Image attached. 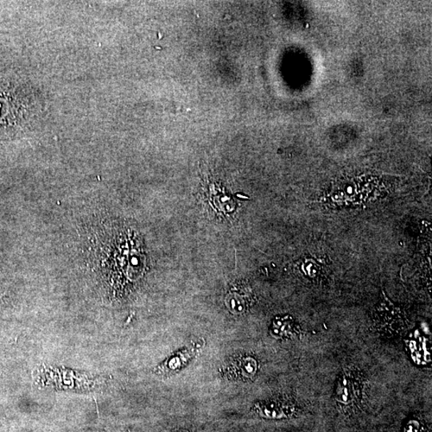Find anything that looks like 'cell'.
Here are the masks:
<instances>
[{"mask_svg":"<svg viewBox=\"0 0 432 432\" xmlns=\"http://www.w3.org/2000/svg\"><path fill=\"white\" fill-rule=\"evenodd\" d=\"M89 239L87 262L106 278L136 281L145 271L146 256L141 237L126 227H97Z\"/></svg>","mask_w":432,"mask_h":432,"instance_id":"6da1fadb","label":"cell"},{"mask_svg":"<svg viewBox=\"0 0 432 432\" xmlns=\"http://www.w3.org/2000/svg\"><path fill=\"white\" fill-rule=\"evenodd\" d=\"M373 328L385 338L402 334L409 327L404 311L396 306L383 291L372 315Z\"/></svg>","mask_w":432,"mask_h":432,"instance_id":"7a4b0ae2","label":"cell"},{"mask_svg":"<svg viewBox=\"0 0 432 432\" xmlns=\"http://www.w3.org/2000/svg\"><path fill=\"white\" fill-rule=\"evenodd\" d=\"M363 391V379L357 370L346 368L338 378L335 386L336 401L346 408H352L360 403Z\"/></svg>","mask_w":432,"mask_h":432,"instance_id":"3957f363","label":"cell"},{"mask_svg":"<svg viewBox=\"0 0 432 432\" xmlns=\"http://www.w3.org/2000/svg\"><path fill=\"white\" fill-rule=\"evenodd\" d=\"M258 371L257 361L250 357H239L230 361L226 366L225 374L228 378L244 380L252 379Z\"/></svg>","mask_w":432,"mask_h":432,"instance_id":"277c9868","label":"cell"},{"mask_svg":"<svg viewBox=\"0 0 432 432\" xmlns=\"http://www.w3.org/2000/svg\"><path fill=\"white\" fill-rule=\"evenodd\" d=\"M296 411V406L287 399H272L256 405L258 414L268 418H289Z\"/></svg>","mask_w":432,"mask_h":432,"instance_id":"5b68a950","label":"cell"},{"mask_svg":"<svg viewBox=\"0 0 432 432\" xmlns=\"http://www.w3.org/2000/svg\"><path fill=\"white\" fill-rule=\"evenodd\" d=\"M253 303V295L249 288L234 287L228 292L225 303L233 314H244L249 310Z\"/></svg>","mask_w":432,"mask_h":432,"instance_id":"8992f818","label":"cell"},{"mask_svg":"<svg viewBox=\"0 0 432 432\" xmlns=\"http://www.w3.org/2000/svg\"><path fill=\"white\" fill-rule=\"evenodd\" d=\"M195 354L196 349L194 347L185 349L165 361L162 365L156 368V372L162 376L173 374L189 363Z\"/></svg>","mask_w":432,"mask_h":432,"instance_id":"52a82bcc","label":"cell"},{"mask_svg":"<svg viewBox=\"0 0 432 432\" xmlns=\"http://www.w3.org/2000/svg\"><path fill=\"white\" fill-rule=\"evenodd\" d=\"M177 432H188V431H185V430H180V431H177Z\"/></svg>","mask_w":432,"mask_h":432,"instance_id":"ba28073f","label":"cell"}]
</instances>
